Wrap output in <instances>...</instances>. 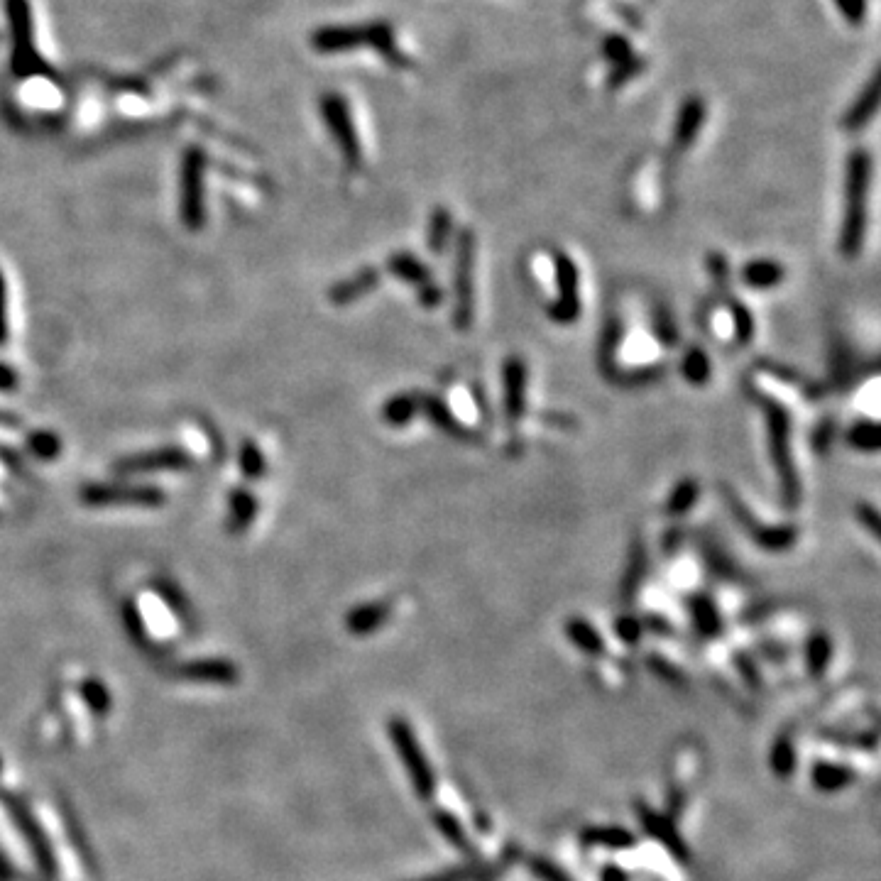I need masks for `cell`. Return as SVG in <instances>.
Wrapping results in <instances>:
<instances>
[{
  "label": "cell",
  "instance_id": "1",
  "mask_svg": "<svg viewBox=\"0 0 881 881\" xmlns=\"http://www.w3.org/2000/svg\"><path fill=\"white\" fill-rule=\"evenodd\" d=\"M872 186V155L867 150H855L847 160L845 177V216L840 223L837 235V250L845 260H855L859 250L864 248V233H867V196Z\"/></svg>",
  "mask_w": 881,
  "mask_h": 881
},
{
  "label": "cell",
  "instance_id": "2",
  "mask_svg": "<svg viewBox=\"0 0 881 881\" xmlns=\"http://www.w3.org/2000/svg\"><path fill=\"white\" fill-rule=\"evenodd\" d=\"M752 397L757 399L759 407L764 409L766 419V431H769V451H771V463H774L776 475H779L781 483V497L786 500V505L796 507L801 502V483H798L796 463H793L791 453V417L789 409L784 404H779L776 399L762 395V392L754 390Z\"/></svg>",
  "mask_w": 881,
  "mask_h": 881
},
{
  "label": "cell",
  "instance_id": "3",
  "mask_svg": "<svg viewBox=\"0 0 881 881\" xmlns=\"http://www.w3.org/2000/svg\"><path fill=\"white\" fill-rule=\"evenodd\" d=\"M475 321V233L465 228L458 235L456 248V309L453 324L468 331Z\"/></svg>",
  "mask_w": 881,
  "mask_h": 881
},
{
  "label": "cell",
  "instance_id": "4",
  "mask_svg": "<svg viewBox=\"0 0 881 881\" xmlns=\"http://www.w3.org/2000/svg\"><path fill=\"white\" fill-rule=\"evenodd\" d=\"M720 492H722V500H725L727 507H730L732 517L737 519V524H740L744 532L749 534V539H752L757 546H762L764 551H789L798 541L796 527H791V524H784V527H781V524L779 527L762 524L752 512H749V507L737 497V492L732 490V487L722 485Z\"/></svg>",
  "mask_w": 881,
  "mask_h": 881
},
{
  "label": "cell",
  "instance_id": "5",
  "mask_svg": "<svg viewBox=\"0 0 881 881\" xmlns=\"http://www.w3.org/2000/svg\"><path fill=\"white\" fill-rule=\"evenodd\" d=\"M204 167L206 155L201 147H189L182 160V221L189 231H201L206 221V204H204Z\"/></svg>",
  "mask_w": 881,
  "mask_h": 881
},
{
  "label": "cell",
  "instance_id": "6",
  "mask_svg": "<svg viewBox=\"0 0 881 881\" xmlns=\"http://www.w3.org/2000/svg\"><path fill=\"white\" fill-rule=\"evenodd\" d=\"M554 272H556L558 297L546 306L549 319L558 326L576 324L580 319V311H583V304H580V277L576 262H573L566 253H556Z\"/></svg>",
  "mask_w": 881,
  "mask_h": 881
},
{
  "label": "cell",
  "instance_id": "7",
  "mask_svg": "<svg viewBox=\"0 0 881 881\" xmlns=\"http://www.w3.org/2000/svg\"><path fill=\"white\" fill-rule=\"evenodd\" d=\"M321 116H324L326 128L331 130L333 140L338 142L343 152V160L350 169H358L363 164V150H360L358 133H355L353 118H350L348 103L338 93H324L321 98Z\"/></svg>",
  "mask_w": 881,
  "mask_h": 881
},
{
  "label": "cell",
  "instance_id": "8",
  "mask_svg": "<svg viewBox=\"0 0 881 881\" xmlns=\"http://www.w3.org/2000/svg\"><path fill=\"white\" fill-rule=\"evenodd\" d=\"M10 32H13V69L15 74H37L45 71L42 57L32 45V13L27 0H8Z\"/></svg>",
  "mask_w": 881,
  "mask_h": 881
},
{
  "label": "cell",
  "instance_id": "9",
  "mask_svg": "<svg viewBox=\"0 0 881 881\" xmlns=\"http://www.w3.org/2000/svg\"><path fill=\"white\" fill-rule=\"evenodd\" d=\"M164 492L152 485H116V483H93L81 490V502L91 507L108 505H140L157 507L164 505Z\"/></svg>",
  "mask_w": 881,
  "mask_h": 881
},
{
  "label": "cell",
  "instance_id": "10",
  "mask_svg": "<svg viewBox=\"0 0 881 881\" xmlns=\"http://www.w3.org/2000/svg\"><path fill=\"white\" fill-rule=\"evenodd\" d=\"M0 798L5 801V808H8L10 818L15 820V825H18L20 833L25 835L27 845H30L32 855H35V859H37V867H40L47 877H52L54 874V852H52V847H49L47 835L42 833L40 823L32 818L30 808H27L23 801H18V798L10 796V793H5V791H0Z\"/></svg>",
  "mask_w": 881,
  "mask_h": 881
},
{
  "label": "cell",
  "instance_id": "11",
  "mask_svg": "<svg viewBox=\"0 0 881 881\" xmlns=\"http://www.w3.org/2000/svg\"><path fill=\"white\" fill-rule=\"evenodd\" d=\"M390 737H392V742L397 744L399 757H402L404 766H407V771L412 774V781H414V786H417V791L421 793V796H429L431 789H434V779H431L429 766H426L424 757H421V749L417 744V737H414V732L409 730L407 722L395 718V720H390Z\"/></svg>",
  "mask_w": 881,
  "mask_h": 881
},
{
  "label": "cell",
  "instance_id": "12",
  "mask_svg": "<svg viewBox=\"0 0 881 881\" xmlns=\"http://www.w3.org/2000/svg\"><path fill=\"white\" fill-rule=\"evenodd\" d=\"M194 461L182 451V448H157L150 453H138V456L120 458L116 463V473L120 475H145V473H162V470H189Z\"/></svg>",
  "mask_w": 881,
  "mask_h": 881
},
{
  "label": "cell",
  "instance_id": "13",
  "mask_svg": "<svg viewBox=\"0 0 881 881\" xmlns=\"http://www.w3.org/2000/svg\"><path fill=\"white\" fill-rule=\"evenodd\" d=\"M527 363L519 355L505 360L502 368V397H505V417L517 424L527 412Z\"/></svg>",
  "mask_w": 881,
  "mask_h": 881
},
{
  "label": "cell",
  "instance_id": "14",
  "mask_svg": "<svg viewBox=\"0 0 881 881\" xmlns=\"http://www.w3.org/2000/svg\"><path fill=\"white\" fill-rule=\"evenodd\" d=\"M363 45H370V25H331L311 35V47L324 54L348 52Z\"/></svg>",
  "mask_w": 881,
  "mask_h": 881
},
{
  "label": "cell",
  "instance_id": "15",
  "mask_svg": "<svg viewBox=\"0 0 881 881\" xmlns=\"http://www.w3.org/2000/svg\"><path fill=\"white\" fill-rule=\"evenodd\" d=\"M705 116H708V106H705V101L700 96H688L686 101L681 103L676 125H673V150L676 152L691 150L700 128H703Z\"/></svg>",
  "mask_w": 881,
  "mask_h": 881
},
{
  "label": "cell",
  "instance_id": "16",
  "mask_svg": "<svg viewBox=\"0 0 881 881\" xmlns=\"http://www.w3.org/2000/svg\"><path fill=\"white\" fill-rule=\"evenodd\" d=\"M419 412L446 436H453L458 441H473V434L456 419V414L448 409V404L441 397L419 395Z\"/></svg>",
  "mask_w": 881,
  "mask_h": 881
},
{
  "label": "cell",
  "instance_id": "17",
  "mask_svg": "<svg viewBox=\"0 0 881 881\" xmlns=\"http://www.w3.org/2000/svg\"><path fill=\"white\" fill-rule=\"evenodd\" d=\"M179 676L186 681H201V683H235L240 678L238 666L231 664L226 659H199L189 661V664L179 666Z\"/></svg>",
  "mask_w": 881,
  "mask_h": 881
},
{
  "label": "cell",
  "instance_id": "18",
  "mask_svg": "<svg viewBox=\"0 0 881 881\" xmlns=\"http://www.w3.org/2000/svg\"><path fill=\"white\" fill-rule=\"evenodd\" d=\"M377 284H380V272H377L375 267H365V270L355 272L353 277L333 284V287L328 289V299H331V304L336 306H348L358 302V299H363L365 294L377 287Z\"/></svg>",
  "mask_w": 881,
  "mask_h": 881
},
{
  "label": "cell",
  "instance_id": "19",
  "mask_svg": "<svg viewBox=\"0 0 881 881\" xmlns=\"http://www.w3.org/2000/svg\"><path fill=\"white\" fill-rule=\"evenodd\" d=\"M877 106H879V74H874L872 79H869V84L864 86V91L857 96V101L850 106V111L845 113V118H842V128H845L847 133H857V130H862L864 125L874 118Z\"/></svg>",
  "mask_w": 881,
  "mask_h": 881
},
{
  "label": "cell",
  "instance_id": "20",
  "mask_svg": "<svg viewBox=\"0 0 881 881\" xmlns=\"http://www.w3.org/2000/svg\"><path fill=\"white\" fill-rule=\"evenodd\" d=\"M390 615H392L390 603L360 605V607H355V610L348 612L346 627H348L350 634H358V637H363V634L377 632V629L390 620Z\"/></svg>",
  "mask_w": 881,
  "mask_h": 881
},
{
  "label": "cell",
  "instance_id": "21",
  "mask_svg": "<svg viewBox=\"0 0 881 881\" xmlns=\"http://www.w3.org/2000/svg\"><path fill=\"white\" fill-rule=\"evenodd\" d=\"M742 282L752 289H774L776 284L784 282L786 270L781 262L769 260V257H759V260H749L740 272Z\"/></svg>",
  "mask_w": 881,
  "mask_h": 881
},
{
  "label": "cell",
  "instance_id": "22",
  "mask_svg": "<svg viewBox=\"0 0 881 881\" xmlns=\"http://www.w3.org/2000/svg\"><path fill=\"white\" fill-rule=\"evenodd\" d=\"M368 47L375 49V52L380 54L387 64H392V67H397V69L412 67V62L407 59V54L397 47L395 30H392V27L387 23H372L370 25V45Z\"/></svg>",
  "mask_w": 881,
  "mask_h": 881
},
{
  "label": "cell",
  "instance_id": "23",
  "mask_svg": "<svg viewBox=\"0 0 881 881\" xmlns=\"http://www.w3.org/2000/svg\"><path fill=\"white\" fill-rule=\"evenodd\" d=\"M387 270L392 272L397 279L407 284H417V287H424V284L431 282V272L419 257H414L412 253H395L387 260Z\"/></svg>",
  "mask_w": 881,
  "mask_h": 881
},
{
  "label": "cell",
  "instance_id": "24",
  "mask_svg": "<svg viewBox=\"0 0 881 881\" xmlns=\"http://www.w3.org/2000/svg\"><path fill=\"white\" fill-rule=\"evenodd\" d=\"M257 517V500L248 490L238 487L231 495V512H228V529L231 534H243Z\"/></svg>",
  "mask_w": 881,
  "mask_h": 881
},
{
  "label": "cell",
  "instance_id": "25",
  "mask_svg": "<svg viewBox=\"0 0 881 881\" xmlns=\"http://www.w3.org/2000/svg\"><path fill=\"white\" fill-rule=\"evenodd\" d=\"M647 566H649L647 546L637 541L627 558V571L625 578H622V598H634V595L639 593V585H642L644 576H647Z\"/></svg>",
  "mask_w": 881,
  "mask_h": 881
},
{
  "label": "cell",
  "instance_id": "26",
  "mask_svg": "<svg viewBox=\"0 0 881 881\" xmlns=\"http://www.w3.org/2000/svg\"><path fill=\"white\" fill-rule=\"evenodd\" d=\"M698 497H700L698 480H693V478L678 480V485L673 487L669 500H666L664 512L669 514V517H683V514H688L693 510V505L698 502Z\"/></svg>",
  "mask_w": 881,
  "mask_h": 881
},
{
  "label": "cell",
  "instance_id": "27",
  "mask_svg": "<svg viewBox=\"0 0 881 881\" xmlns=\"http://www.w3.org/2000/svg\"><path fill=\"white\" fill-rule=\"evenodd\" d=\"M566 634H568V639H571V642L576 644L580 651H583V654H588V656L603 654V649H605L603 637H600L598 629L590 625V622L578 620L576 617V620L566 622Z\"/></svg>",
  "mask_w": 881,
  "mask_h": 881
},
{
  "label": "cell",
  "instance_id": "28",
  "mask_svg": "<svg viewBox=\"0 0 881 881\" xmlns=\"http://www.w3.org/2000/svg\"><path fill=\"white\" fill-rule=\"evenodd\" d=\"M419 414V395L390 397L382 407V419L390 426H407Z\"/></svg>",
  "mask_w": 881,
  "mask_h": 881
},
{
  "label": "cell",
  "instance_id": "29",
  "mask_svg": "<svg viewBox=\"0 0 881 881\" xmlns=\"http://www.w3.org/2000/svg\"><path fill=\"white\" fill-rule=\"evenodd\" d=\"M691 615H693V622H696L698 632L703 634V637H715V634H720L722 617H720V610L715 607V603L710 598L693 600Z\"/></svg>",
  "mask_w": 881,
  "mask_h": 881
},
{
  "label": "cell",
  "instance_id": "30",
  "mask_svg": "<svg viewBox=\"0 0 881 881\" xmlns=\"http://www.w3.org/2000/svg\"><path fill=\"white\" fill-rule=\"evenodd\" d=\"M681 375L691 385H705L710 380V358L703 348H688V353L681 360Z\"/></svg>",
  "mask_w": 881,
  "mask_h": 881
},
{
  "label": "cell",
  "instance_id": "31",
  "mask_svg": "<svg viewBox=\"0 0 881 881\" xmlns=\"http://www.w3.org/2000/svg\"><path fill=\"white\" fill-rule=\"evenodd\" d=\"M451 233H453V213L439 206V209H434V213H431L429 238H426V243H429V248L434 250V253H443L448 240H451Z\"/></svg>",
  "mask_w": 881,
  "mask_h": 881
},
{
  "label": "cell",
  "instance_id": "32",
  "mask_svg": "<svg viewBox=\"0 0 881 881\" xmlns=\"http://www.w3.org/2000/svg\"><path fill=\"white\" fill-rule=\"evenodd\" d=\"M847 443H850L852 448H857V451H864V453L877 451L879 448L877 421H872V419L855 421V424L850 426V431H847Z\"/></svg>",
  "mask_w": 881,
  "mask_h": 881
},
{
  "label": "cell",
  "instance_id": "33",
  "mask_svg": "<svg viewBox=\"0 0 881 881\" xmlns=\"http://www.w3.org/2000/svg\"><path fill=\"white\" fill-rule=\"evenodd\" d=\"M27 448H30V453H35L37 458H42V461H52V458H57L59 451H62V439H59L57 434H52V431H32V434L27 436Z\"/></svg>",
  "mask_w": 881,
  "mask_h": 881
},
{
  "label": "cell",
  "instance_id": "34",
  "mask_svg": "<svg viewBox=\"0 0 881 881\" xmlns=\"http://www.w3.org/2000/svg\"><path fill=\"white\" fill-rule=\"evenodd\" d=\"M238 461H240V468H243L245 478L260 480L262 475H265V470H267L265 456H262L260 446H257L255 441H243V446H240Z\"/></svg>",
  "mask_w": 881,
  "mask_h": 881
},
{
  "label": "cell",
  "instance_id": "35",
  "mask_svg": "<svg viewBox=\"0 0 881 881\" xmlns=\"http://www.w3.org/2000/svg\"><path fill=\"white\" fill-rule=\"evenodd\" d=\"M830 654H833L830 639L825 637V634H815L811 642H808V666H811L813 676L825 673V669H828Z\"/></svg>",
  "mask_w": 881,
  "mask_h": 881
},
{
  "label": "cell",
  "instance_id": "36",
  "mask_svg": "<svg viewBox=\"0 0 881 881\" xmlns=\"http://www.w3.org/2000/svg\"><path fill=\"white\" fill-rule=\"evenodd\" d=\"M644 67H647V62H644L642 57H637V54H634L632 59H627V62L615 64V69H612L610 74V81H607V89L610 91L620 89V86H625L627 81H632L634 76L642 74Z\"/></svg>",
  "mask_w": 881,
  "mask_h": 881
},
{
  "label": "cell",
  "instance_id": "37",
  "mask_svg": "<svg viewBox=\"0 0 881 881\" xmlns=\"http://www.w3.org/2000/svg\"><path fill=\"white\" fill-rule=\"evenodd\" d=\"M585 840L595 842V845H607V847H629L634 842V837L625 833L620 828H593L585 830Z\"/></svg>",
  "mask_w": 881,
  "mask_h": 881
},
{
  "label": "cell",
  "instance_id": "38",
  "mask_svg": "<svg viewBox=\"0 0 881 881\" xmlns=\"http://www.w3.org/2000/svg\"><path fill=\"white\" fill-rule=\"evenodd\" d=\"M600 49H603V57L610 59L612 64H622V62H627V59L634 57L632 45H629L627 37H622V35H607L603 40V47Z\"/></svg>",
  "mask_w": 881,
  "mask_h": 881
},
{
  "label": "cell",
  "instance_id": "39",
  "mask_svg": "<svg viewBox=\"0 0 881 881\" xmlns=\"http://www.w3.org/2000/svg\"><path fill=\"white\" fill-rule=\"evenodd\" d=\"M847 779H850V776H847V771L842 769V766H833V764L815 766V784H818V789L825 791L840 789V786H845Z\"/></svg>",
  "mask_w": 881,
  "mask_h": 881
},
{
  "label": "cell",
  "instance_id": "40",
  "mask_svg": "<svg viewBox=\"0 0 881 881\" xmlns=\"http://www.w3.org/2000/svg\"><path fill=\"white\" fill-rule=\"evenodd\" d=\"M81 693H84L86 703L91 705L93 713L98 715L108 713V708H111V696H108L106 686H103L101 681H86L84 686H81Z\"/></svg>",
  "mask_w": 881,
  "mask_h": 881
},
{
  "label": "cell",
  "instance_id": "41",
  "mask_svg": "<svg viewBox=\"0 0 881 881\" xmlns=\"http://www.w3.org/2000/svg\"><path fill=\"white\" fill-rule=\"evenodd\" d=\"M732 321H735V336L740 346H747L752 341V333H754V319L749 314V309L740 302L732 304Z\"/></svg>",
  "mask_w": 881,
  "mask_h": 881
},
{
  "label": "cell",
  "instance_id": "42",
  "mask_svg": "<svg viewBox=\"0 0 881 881\" xmlns=\"http://www.w3.org/2000/svg\"><path fill=\"white\" fill-rule=\"evenodd\" d=\"M123 622H125V627H128L130 637H133L135 642H140V644L147 642L145 622H142V615L138 612V607L130 603V600H125V603H123Z\"/></svg>",
  "mask_w": 881,
  "mask_h": 881
},
{
  "label": "cell",
  "instance_id": "43",
  "mask_svg": "<svg viewBox=\"0 0 881 881\" xmlns=\"http://www.w3.org/2000/svg\"><path fill=\"white\" fill-rule=\"evenodd\" d=\"M833 3L850 25L859 27L867 18V0H833Z\"/></svg>",
  "mask_w": 881,
  "mask_h": 881
},
{
  "label": "cell",
  "instance_id": "44",
  "mask_svg": "<svg viewBox=\"0 0 881 881\" xmlns=\"http://www.w3.org/2000/svg\"><path fill=\"white\" fill-rule=\"evenodd\" d=\"M654 331L664 346H676L678 343V328H676V324H673L669 311H656Z\"/></svg>",
  "mask_w": 881,
  "mask_h": 881
},
{
  "label": "cell",
  "instance_id": "45",
  "mask_svg": "<svg viewBox=\"0 0 881 881\" xmlns=\"http://www.w3.org/2000/svg\"><path fill=\"white\" fill-rule=\"evenodd\" d=\"M835 431H837L835 424L830 419H825L823 424H818V429H815V436H813L815 451H818V453H828L830 446H833Z\"/></svg>",
  "mask_w": 881,
  "mask_h": 881
},
{
  "label": "cell",
  "instance_id": "46",
  "mask_svg": "<svg viewBox=\"0 0 881 881\" xmlns=\"http://www.w3.org/2000/svg\"><path fill=\"white\" fill-rule=\"evenodd\" d=\"M855 514L859 522L864 524V529H867L874 539H879V514L874 510V505H869V502H859Z\"/></svg>",
  "mask_w": 881,
  "mask_h": 881
},
{
  "label": "cell",
  "instance_id": "47",
  "mask_svg": "<svg viewBox=\"0 0 881 881\" xmlns=\"http://www.w3.org/2000/svg\"><path fill=\"white\" fill-rule=\"evenodd\" d=\"M617 634H620L627 644H634L639 639V634H642V625H639L634 617H620V620H617Z\"/></svg>",
  "mask_w": 881,
  "mask_h": 881
},
{
  "label": "cell",
  "instance_id": "48",
  "mask_svg": "<svg viewBox=\"0 0 881 881\" xmlns=\"http://www.w3.org/2000/svg\"><path fill=\"white\" fill-rule=\"evenodd\" d=\"M8 341V287L5 277L0 272V343Z\"/></svg>",
  "mask_w": 881,
  "mask_h": 881
},
{
  "label": "cell",
  "instance_id": "49",
  "mask_svg": "<svg viewBox=\"0 0 881 881\" xmlns=\"http://www.w3.org/2000/svg\"><path fill=\"white\" fill-rule=\"evenodd\" d=\"M419 302L424 309H436L443 302V292L434 282L424 284V287H419Z\"/></svg>",
  "mask_w": 881,
  "mask_h": 881
},
{
  "label": "cell",
  "instance_id": "50",
  "mask_svg": "<svg viewBox=\"0 0 881 881\" xmlns=\"http://www.w3.org/2000/svg\"><path fill=\"white\" fill-rule=\"evenodd\" d=\"M453 823H456V820L448 818V815H439V828L443 830V833H446L448 840H451L453 845H458V847H468V845H465L463 833Z\"/></svg>",
  "mask_w": 881,
  "mask_h": 881
},
{
  "label": "cell",
  "instance_id": "51",
  "mask_svg": "<svg viewBox=\"0 0 881 881\" xmlns=\"http://www.w3.org/2000/svg\"><path fill=\"white\" fill-rule=\"evenodd\" d=\"M18 387V375L8 365H0V392H13Z\"/></svg>",
  "mask_w": 881,
  "mask_h": 881
},
{
  "label": "cell",
  "instance_id": "52",
  "mask_svg": "<svg viewBox=\"0 0 881 881\" xmlns=\"http://www.w3.org/2000/svg\"><path fill=\"white\" fill-rule=\"evenodd\" d=\"M20 421H23V419H18V417H15V414L3 412V409H0V424H3V426H18Z\"/></svg>",
  "mask_w": 881,
  "mask_h": 881
},
{
  "label": "cell",
  "instance_id": "53",
  "mask_svg": "<svg viewBox=\"0 0 881 881\" xmlns=\"http://www.w3.org/2000/svg\"><path fill=\"white\" fill-rule=\"evenodd\" d=\"M465 877L463 872H453V874H443V877H436V879H424V881H461Z\"/></svg>",
  "mask_w": 881,
  "mask_h": 881
}]
</instances>
